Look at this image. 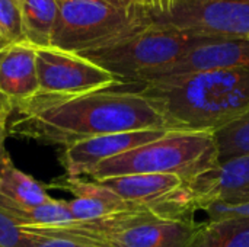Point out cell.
<instances>
[{
  "label": "cell",
  "mask_w": 249,
  "mask_h": 247,
  "mask_svg": "<svg viewBox=\"0 0 249 247\" xmlns=\"http://www.w3.org/2000/svg\"><path fill=\"white\" fill-rule=\"evenodd\" d=\"M169 131L216 132L249 109V71L207 70L131 84Z\"/></svg>",
  "instance_id": "7a4b0ae2"
},
{
  "label": "cell",
  "mask_w": 249,
  "mask_h": 247,
  "mask_svg": "<svg viewBox=\"0 0 249 247\" xmlns=\"http://www.w3.org/2000/svg\"><path fill=\"white\" fill-rule=\"evenodd\" d=\"M216 148H217V163L249 154V109L232 124L213 132Z\"/></svg>",
  "instance_id": "ac0fdd59"
},
{
  "label": "cell",
  "mask_w": 249,
  "mask_h": 247,
  "mask_svg": "<svg viewBox=\"0 0 249 247\" xmlns=\"http://www.w3.org/2000/svg\"><path fill=\"white\" fill-rule=\"evenodd\" d=\"M13 112L18 118L7 132L64 148L105 134L168 130L158 109L131 84L123 83L77 95L36 93L15 105Z\"/></svg>",
  "instance_id": "6da1fadb"
},
{
  "label": "cell",
  "mask_w": 249,
  "mask_h": 247,
  "mask_svg": "<svg viewBox=\"0 0 249 247\" xmlns=\"http://www.w3.org/2000/svg\"><path fill=\"white\" fill-rule=\"evenodd\" d=\"M1 45H4V44L0 41V47H1ZM12 114H13V106H12V103L0 95V122L7 124V119H9V116H10Z\"/></svg>",
  "instance_id": "cb8c5ba5"
},
{
  "label": "cell",
  "mask_w": 249,
  "mask_h": 247,
  "mask_svg": "<svg viewBox=\"0 0 249 247\" xmlns=\"http://www.w3.org/2000/svg\"><path fill=\"white\" fill-rule=\"evenodd\" d=\"M198 224L165 218L146 208H133L83 224L85 233L108 247H190Z\"/></svg>",
  "instance_id": "8992f818"
},
{
  "label": "cell",
  "mask_w": 249,
  "mask_h": 247,
  "mask_svg": "<svg viewBox=\"0 0 249 247\" xmlns=\"http://www.w3.org/2000/svg\"><path fill=\"white\" fill-rule=\"evenodd\" d=\"M35 51L36 47L26 41L0 47V95L13 108L39 92Z\"/></svg>",
  "instance_id": "4fadbf2b"
},
{
  "label": "cell",
  "mask_w": 249,
  "mask_h": 247,
  "mask_svg": "<svg viewBox=\"0 0 249 247\" xmlns=\"http://www.w3.org/2000/svg\"><path fill=\"white\" fill-rule=\"evenodd\" d=\"M152 20L212 39H249V0H175Z\"/></svg>",
  "instance_id": "ba28073f"
},
{
  "label": "cell",
  "mask_w": 249,
  "mask_h": 247,
  "mask_svg": "<svg viewBox=\"0 0 249 247\" xmlns=\"http://www.w3.org/2000/svg\"><path fill=\"white\" fill-rule=\"evenodd\" d=\"M209 39L152 20L111 45L80 55L109 71L118 83L140 84L159 79L191 48Z\"/></svg>",
  "instance_id": "277c9868"
},
{
  "label": "cell",
  "mask_w": 249,
  "mask_h": 247,
  "mask_svg": "<svg viewBox=\"0 0 249 247\" xmlns=\"http://www.w3.org/2000/svg\"><path fill=\"white\" fill-rule=\"evenodd\" d=\"M23 39L34 47H50L58 16V0H16Z\"/></svg>",
  "instance_id": "2e32d148"
},
{
  "label": "cell",
  "mask_w": 249,
  "mask_h": 247,
  "mask_svg": "<svg viewBox=\"0 0 249 247\" xmlns=\"http://www.w3.org/2000/svg\"><path fill=\"white\" fill-rule=\"evenodd\" d=\"M0 41L3 44L25 41L16 0H0Z\"/></svg>",
  "instance_id": "ffe728a7"
},
{
  "label": "cell",
  "mask_w": 249,
  "mask_h": 247,
  "mask_svg": "<svg viewBox=\"0 0 249 247\" xmlns=\"http://www.w3.org/2000/svg\"><path fill=\"white\" fill-rule=\"evenodd\" d=\"M165 132H168V130H143L92 137L66 147L61 156V165L66 170V176H88L99 163L150 143Z\"/></svg>",
  "instance_id": "30bf717a"
},
{
  "label": "cell",
  "mask_w": 249,
  "mask_h": 247,
  "mask_svg": "<svg viewBox=\"0 0 249 247\" xmlns=\"http://www.w3.org/2000/svg\"><path fill=\"white\" fill-rule=\"evenodd\" d=\"M51 186L55 189L67 191L73 195V199L67 201V207L74 221L77 223L101 220L109 215L130 211L133 208H139L137 205L121 199L118 195L96 181H85L82 178L66 176L53 182Z\"/></svg>",
  "instance_id": "5bb4252c"
},
{
  "label": "cell",
  "mask_w": 249,
  "mask_h": 247,
  "mask_svg": "<svg viewBox=\"0 0 249 247\" xmlns=\"http://www.w3.org/2000/svg\"><path fill=\"white\" fill-rule=\"evenodd\" d=\"M198 211L214 202L249 201V154L217 163L190 182Z\"/></svg>",
  "instance_id": "8fae6325"
},
{
  "label": "cell",
  "mask_w": 249,
  "mask_h": 247,
  "mask_svg": "<svg viewBox=\"0 0 249 247\" xmlns=\"http://www.w3.org/2000/svg\"><path fill=\"white\" fill-rule=\"evenodd\" d=\"M6 134H7V125L0 122V159L4 156V138H6Z\"/></svg>",
  "instance_id": "d4e9b609"
},
{
  "label": "cell",
  "mask_w": 249,
  "mask_h": 247,
  "mask_svg": "<svg viewBox=\"0 0 249 247\" xmlns=\"http://www.w3.org/2000/svg\"><path fill=\"white\" fill-rule=\"evenodd\" d=\"M152 23L140 0H58L51 45L83 54L111 45Z\"/></svg>",
  "instance_id": "3957f363"
},
{
  "label": "cell",
  "mask_w": 249,
  "mask_h": 247,
  "mask_svg": "<svg viewBox=\"0 0 249 247\" xmlns=\"http://www.w3.org/2000/svg\"><path fill=\"white\" fill-rule=\"evenodd\" d=\"M217 165V148L212 132L168 131L162 137L108 159L88 176L102 181L124 175H177L193 182Z\"/></svg>",
  "instance_id": "5b68a950"
},
{
  "label": "cell",
  "mask_w": 249,
  "mask_h": 247,
  "mask_svg": "<svg viewBox=\"0 0 249 247\" xmlns=\"http://www.w3.org/2000/svg\"><path fill=\"white\" fill-rule=\"evenodd\" d=\"M38 247H108L99 242L70 237H47Z\"/></svg>",
  "instance_id": "7402d4cb"
},
{
  "label": "cell",
  "mask_w": 249,
  "mask_h": 247,
  "mask_svg": "<svg viewBox=\"0 0 249 247\" xmlns=\"http://www.w3.org/2000/svg\"><path fill=\"white\" fill-rule=\"evenodd\" d=\"M96 182L121 199L165 218L194 221V214L198 211L190 182L177 175L140 173Z\"/></svg>",
  "instance_id": "52a82bcc"
},
{
  "label": "cell",
  "mask_w": 249,
  "mask_h": 247,
  "mask_svg": "<svg viewBox=\"0 0 249 247\" xmlns=\"http://www.w3.org/2000/svg\"><path fill=\"white\" fill-rule=\"evenodd\" d=\"M47 186L18 169L7 153L0 159V198L22 208H32L51 201Z\"/></svg>",
  "instance_id": "9a60e30c"
},
{
  "label": "cell",
  "mask_w": 249,
  "mask_h": 247,
  "mask_svg": "<svg viewBox=\"0 0 249 247\" xmlns=\"http://www.w3.org/2000/svg\"><path fill=\"white\" fill-rule=\"evenodd\" d=\"M35 63L38 93L44 95H77L118 83L115 76L96 63L55 47H38Z\"/></svg>",
  "instance_id": "9c48e42d"
},
{
  "label": "cell",
  "mask_w": 249,
  "mask_h": 247,
  "mask_svg": "<svg viewBox=\"0 0 249 247\" xmlns=\"http://www.w3.org/2000/svg\"><path fill=\"white\" fill-rule=\"evenodd\" d=\"M190 247H249V218H219L201 223Z\"/></svg>",
  "instance_id": "e0dca14e"
},
{
  "label": "cell",
  "mask_w": 249,
  "mask_h": 247,
  "mask_svg": "<svg viewBox=\"0 0 249 247\" xmlns=\"http://www.w3.org/2000/svg\"><path fill=\"white\" fill-rule=\"evenodd\" d=\"M203 211L207 213L209 220L219 218H249V201L238 204H223L214 202L207 205Z\"/></svg>",
  "instance_id": "44dd1931"
},
{
  "label": "cell",
  "mask_w": 249,
  "mask_h": 247,
  "mask_svg": "<svg viewBox=\"0 0 249 247\" xmlns=\"http://www.w3.org/2000/svg\"><path fill=\"white\" fill-rule=\"evenodd\" d=\"M207 70L249 71V39H209L198 44L160 77Z\"/></svg>",
  "instance_id": "7c38bea8"
},
{
  "label": "cell",
  "mask_w": 249,
  "mask_h": 247,
  "mask_svg": "<svg viewBox=\"0 0 249 247\" xmlns=\"http://www.w3.org/2000/svg\"><path fill=\"white\" fill-rule=\"evenodd\" d=\"M47 237L28 233L0 208V247H38Z\"/></svg>",
  "instance_id": "d6986e66"
},
{
  "label": "cell",
  "mask_w": 249,
  "mask_h": 247,
  "mask_svg": "<svg viewBox=\"0 0 249 247\" xmlns=\"http://www.w3.org/2000/svg\"><path fill=\"white\" fill-rule=\"evenodd\" d=\"M149 10L152 16L165 15L171 10L175 0H140Z\"/></svg>",
  "instance_id": "603a6c76"
}]
</instances>
